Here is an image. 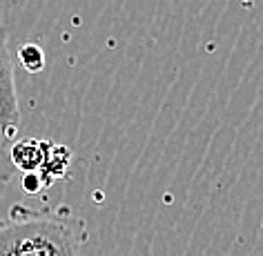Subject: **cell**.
Returning a JSON list of instances; mask_svg holds the SVG:
<instances>
[{"label": "cell", "instance_id": "1", "mask_svg": "<svg viewBox=\"0 0 263 256\" xmlns=\"http://www.w3.org/2000/svg\"><path fill=\"white\" fill-rule=\"evenodd\" d=\"M0 256H81V236L67 221L14 205L0 223Z\"/></svg>", "mask_w": 263, "mask_h": 256}, {"label": "cell", "instance_id": "2", "mask_svg": "<svg viewBox=\"0 0 263 256\" xmlns=\"http://www.w3.org/2000/svg\"><path fill=\"white\" fill-rule=\"evenodd\" d=\"M21 127V107L14 78V58L5 27H0V136L14 139Z\"/></svg>", "mask_w": 263, "mask_h": 256}, {"label": "cell", "instance_id": "3", "mask_svg": "<svg viewBox=\"0 0 263 256\" xmlns=\"http://www.w3.org/2000/svg\"><path fill=\"white\" fill-rule=\"evenodd\" d=\"M47 149H49V141H41V139L18 141L11 147V163L25 174L41 172L45 156H47Z\"/></svg>", "mask_w": 263, "mask_h": 256}, {"label": "cell", "instance_id": "4", "mask_svg": "<svg viewBox=\"0 0 263 256\" xmlns=\"http://www.w3.org/2000/svg\"><path fill=\"white\" fill-rule=\"evenodd\" d=\"M71 163V152L67 147L63 145H54V143H49V149H47V156H45V163L41 167V179L45 183V187H49L51 183L56 179H61V176L67 172Z\"/></svg>", "mask_w": 263, "mask_h": 256}, {"label": "cell", "instance_id": "5", "mask_svg": "<svg viewBox=\"0 0 263 256\" xmlns=\"http://www.w3.org/2000/svg\"><path fill=\"white\" fill-rule=\"evenodd\" d=\"M18 61L25 69L29 71V74H38V71H43L45 67V54L43 49L38 47V45H23L21 49H18Z\"/></svg>", "mask_w": 263, "mask_h": 256}, {"label": "cell", "instance_id": "6", "mask_svg": "<svg viewBox=\"0 0 263 256\" xmlns=\"http://www.w3.org/2000/svg\"><path fill=\"white\" fill-rule=\"evenodd\" d=\"M23 189L27 194H38L41 189H45V183L41 179V174L38 172H31V174H25L23 176Z\"/></svg>", "mask_w": 263, "mask_h": 256}, {"label": "cell", "instance_id": "7", "mask_svg": "<svg viewBox=\"0 0 263 256\" xmlns=\"http://www.w3.org/2000/svg\"><path fill=\"white\" fill-rule=\"evenodd\" d=\"M3 141H5V139H3V136H0V156H3Z\"/></svg>", "mask_w": 263, "mask_h": 256}]
</instances>
